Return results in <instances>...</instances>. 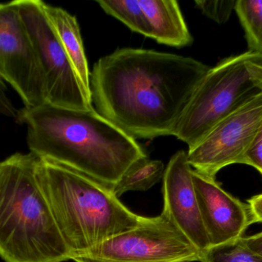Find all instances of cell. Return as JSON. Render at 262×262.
<instances>
[{"label": "cell", "mask_w": 262, "mask_h": 262, "mask_svg": "<svg viewBox=\"0 0 262 262\" xmlns=\"http://www.w3.org/2000/svg\"><path fill=\"white\" fill-rule=\"evenodd\" d=\"M235 0H196L195 5L204 15L219 24L229 20L235 9Z\"/></svg>", "instance_id": "cell-18"}, {"label": "cell", "mask_w": 262, "mask_h": 262, "mask_svg": "<svg viewBox=\"0 0 262 262\" xmlns=\"http://www.w3.org/2000/svg\"><path fill=\"white\" fill-rule=\"evenodd\" d=\"M192 179L210 247L242 238L252 225L248 204L225 191L215 178L192 169Z\"/></svg>", "instance_id": "cell-10"}, {"label": "cell", "mask_w": 262, "mask_h": 262, "mask_svg": "<svg viewBox=\"0 0 262 262\" xmlns=\"http://www.w3.org/2000/svg\"><path fill=\"white\" fill-rule=\"evenodd\" d=\"M97 3L106 13L120 20L131 30L152 38L150 26L139 0H100Z\"/></svg>", "instance_id": "cell-15"}, {"label": "cell", "mask_w": 262, "mask_h": 262, "mask_svg": "<svg viewBox=\"0 0 262 262\" xmlns=\"http://www.w3.org/2000/svg\"><path fill=\"white\" fill-rule=\"evenodd\" d=\"M31 153L84 174L112 188L134 162L147 156L136 141L95 109L78 110L44 103L19 109Z\"/></svg>", "instance_id": "cell-2"}, {"label": "cell", "mask_w": 262, "mask_h": 262, "mask_svg": "<svg viewBox=\"0 0 262 262\" xmlns=\"http://www.w3.org/2000/svg\"><path fill=\"white\" fill-rule=\"evenodd\" d=\"M38 160L29 152L0 163V258L5 262L72 259L38 183Z\"/></svg>", "instance_id": "cell-4"}, {"label": "cell", "mask_w": 262, "mask_h": 262, "mask_svg": "<svg viewBox=\"0 0 262 262\" xmlns=\"http://www.w3.org/2000/svg\"><path fill=\"white\" fill-rule=\"evenodd\" d=\"M252 224L262 223V194L255 195L248 200Z\"/></svg>", "instance_id": "cell-21"}, {"label": "cell", "mask_w": 262, "mask_h": 262, "mask_svg": "<svg viewBox=\"0 0 262 262\" xmlns=\"http://www.w3.org/2000/svg\"><path fill=\"white\" fill-rule=\"evenodd\" d=\"M36 175L72 259L149 218L130 211L109 186L59 163L38 158Z\"/></svg>", "instance_id": "cell-3"}, {"label": "cell", "mask_w": 262, "mask_h": 262, "mask_svg": "<svg viewBox=\"0 0 262 262\" xmlns=\"http://www.w3.org/2000/svg\"><path fill=\"white\" fill-rule=\"evenodd\" d=\"M238 240L243 246L262 257V232L250 236H243Z\"/></svg>", "instance_id": "cell-22"}, {"label": "cell", "mask_w": 262, "mask_h": 262, "mask_svg": "<svg viewBox=\"0 0 262 262\" xmlns=\"http://www.w3.org/2000/svg\"><path fill=\"white\" fill-rule=\"evenodd\" d=\"M210 67L191 57L123 48L91 72L94 109L134 138L172 135Z\"/></svg>", "instance_id": "cell-1"}, {"label": "cell", "mask_w": 262, "mask_h": 262, "mask_svg": "<svg viewBox=\"0 0 262 262\" xmlns=\"http://www.w3.org/2000/svg\"><path fill=\"white\" fill-rule=\"evenodd\" d=\"M187 152H176L163 178V209L168 219L203 253L210 247L202 221Z\"/></svg>", "instance_id": "cell-11"}, {"label": "cell", "mask_w": 262, "mask_h": 262, "mask_svg": "<svg viewBox=\"0 0 262 262\" xmlns=\"http://www.w3.org/2000/svg\"><path fill=\"white\" fill-rule=\"evenodd\" d=\"M202 253L164 214L72 258L75 262H194Z\"/></svg>", "instance_id": "cell-6"}, {"label": "cell", "mask_w": 262, "mask_h": 262, "mask_svg": "<svg viewBox=\"0 0 262 262\" xmlns=\"http://www.w3.org/2000/svg\"><path fill=\"white\" fill-rule=\"evenodd\" d=\"M0 79L15 91L25 108L46 103L42 71L18 0L0 3Z\"/></svg>", "instance_id": "cell-8"}, {"label": "cell", "mask_w": 262, "mask_h": 262, "mask_svg": "<svg viewBox=\"0 0 262 262\" xmlns=\"http://www.w3.org/2000/svg\"><path fill=\"white\" fill-rule=\"evenodd\" d=\"M200 262H262V257L237 240L229 244L209 247L202 253Z\"/></svg>", "instance_id": "cell-17"}, {"label": "cell", "mask_w": 262, "mask_h": 262, "mask_svg": "<svg viewBox=\"0 0 262 262\" xmlns=\"http://www.w3.org/2000/svg\"><path fill=\"white\" fill-rule=\"evenodd\" d=\"M150 26L152 39L172 47H185L193 42L178 2L139 0Z\"/></svg>", "instance_id": "cell-12"}, {"label": "cell", "mask_w": 262, "mask_h": 262, "mask_svg": "<svg viewBox=\"0 0 262 262\" xmlns=\"http://www.w3.org/2000/svg\"><path fill=\"white\" fill-rule=\"evenodd\" d=\"M241 164L255 168L262 175V123L252 144L243 156Z\"/></svg>", "instance_id": "cell-19"}, {"label": "cell", "mask_w": 262, "mask_h": 262, "mask_svg": "<svg viewBox=\"0 0 262 262\" xmlns=\"http://www.w3.org/2000/svg\"><path fill=\"white\" fill-rule=\"evenodd\" d=\"M262 123V94L226 117L187 152L193 170L215 178L223 168L241 164Z\"/></svg>", "instance_id": "cell-9"}, {"label": "cell", "mask_w": 262, "mask_h": 262, "mask_svg": "<svg viewBox=\"0 0 262 262\" xmlns=\"http://www.w3.org/2000/svg\"><path fill=\"white\" fill-rule=\"evenodd\" d=\"M7 92L6 83L0 79V114L16 119L18 110L15 109L12 101L9 99Z\"/></svg>", "instance_id": "cell-20"}, {"label": "cell", "mask_w": 262, "mask_h": 262, "mask_svg": "<svg viewBox=\"0 0 262 262\" xmlns=\"http://www.w3.org/2000/svg\"><path fill=\"white\" fill-rule=\"evenodd\" d=\"M165 169L160 160L150 159L147 156L139 158L111 189L118 198L130 191L148 190L163 178Z\"/></svg>", "instance_id": "cell-14"}, {"label": "cell", "mask_w": 262, "mask_h": 262, "mask_svg": "<svg viewBox=\"0 0 262 262\" xmlns=\"http://www.w3.org/2000/svg\"><path fill=\"white\" fill-rule=\"evenodd\" d=\"M261 94V54L248 51L224 58L208 71L172 135L191 149L220 122Z\"/></svg>", "instance_id": "cell-5"}, {"label": "cell", "mask_w": 262, "mask_h": 262, "mask_svg": "<svg viewBox=\"0 0 262 262\" xmlns=\"http://www.w3.org/2000/svg\"><path fill=\"white\" fill-rule=\"evenodd\" d=\"M44 3L40 0H18L20 15L42 71L46 103L78 110L94 109L46 15Z\"/></svg>", "instance_id": "cell-7"}, {"label": "cell", "mask_w": 262, "mask_h": 262, "mask_svg": "<svg viewBox=\"0 0 262 262\" xmlns=\"http://www.w3.org/2000/svg\"><path fill=\"white\" fill-rule=\"evenodd\" d=\"M44 9L86 95L92 101L91 72L76 17L62 8L51 6L46 3Z\"/></svg>", "instance_id": "cell-13"}, {"label": "cell", "mask_w": 262, "mask_h": 262, "mask_svg": "<svg viewBox=\"0 0 262 262\" xmlns=\"http://www.w3.org/2000/svg\"><path fill=\"white\" fill-rule=\"evenodd\" d=\"M251 52L262 55V0H237L235 9Z\"/></svg>", "instance_id": "cell-16"}]
</instances>
